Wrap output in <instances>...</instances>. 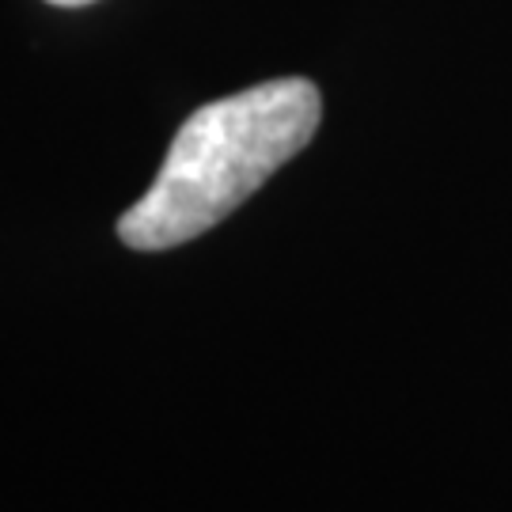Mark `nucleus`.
I'll return each mask as SVG.
<instances>
[{
	"label": "nucleus",
	"instance_id": "f03ea898",
	"mask_svg": "<svg viewBox=\"0 0 512 512\" xmlns=\"http://www.w3.org/2000/svg\"><path fill=\"white\" fill-rule=\"evenodd\" d=\"M57 8H84V4H95V0H50Z\"/></svg>",
	"mask_w": 512,
	"mask_h": 512
},
{
	"label": "nucleus",
	"instance_id": "f257e3e1",
	"mask_svg": "<svg viewBox=\"0 0 512 512\" xmlns=\"http://www.w3.org/2000/svg\"><path fill=\"white\" fill-rule=\"evenodd\" d=\"M319 118L323 99L304 76L266 80L205 103L175 133L145 198L122 213L118 239L133 251H167L198 239L304 152Z\"/></svg>",
	"mask_w": 512,
	"mask_h": 512
}]
</instances>
